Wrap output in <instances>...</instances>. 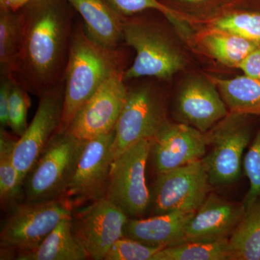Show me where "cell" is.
Segmentation results:
<instances>
[{
	"mask_svg": "<svg viewBox=\"0 0 260 260\" xmlns=\"http://www.w3.org/2000/svg\"><path fill=\"white\" fill-rule=\"evenodd\" d=\"M150 151V140H143L113 160L106 198L129 218H143L150 208V190L146 181Z\"/></svg>",
	"mask_w": 260,
	"mask_h": 260,
	"instance_id": "obj_8",
	"label": "cell"
},
{
	"mask_svg": "<svg viewBox=\"0 0 260 260\" xmlns=\"http://www.w3.org/2000/svg\"><path fill=\"white\" fill-rule=\"evenodd\" d=\"M20 25L18 12L0 9V71L10 77L20 47Z\"/></svg>",
	"mask_w": 260,
	"mask_h": 260,
	"instance_id": "obj_25",
	"label": "cell"
},
{
	"mask_svg": "<svg viewBox=\"0 0 260 260\" xmlns=\"http://www.w3.org/2000/svg\"><path fill=\"white\" fill-rule=\"evenodd\" d=\"M115 129L85 140L63 199L73 209L84 203L106 198L113 160Z\"/></svg>",
	"mask_w": 260,
	"mask_h": 260,
	"instance_id": "obj_10",
	"label": "cell"
},
{
	"mask_svg": "<svg viewBox=\"0 0 260 260\" xmlns=\"http://www.w3.org/2000/svg\"><path fill=\"white\" fill-rule=\"evenodd\" d=\"M174 109L181 123L207 133L229 114V110L209 77L187 78L178 90Z\"/></svg>",
	"mask_w": 260,
	"mask_h": 260,
	"instance_id": "obj_15",
	"label": "cell"
},
{
	"mask_svg": "<svg viewBox=\"0 0 260 260\" xmlns=\"http://www.w3.org/2000/svg\"><path fill=\"white\" fill-rule=\"evenodd\" d=\"M85 143L68 130H58L24 180L23 202L62 198Z\"/></svg>",
	"mask_w": 260,
	"mask_h": 260,
	"instance_id": "obj_5",
	"label": "cell"
},
{
	"mask_svg": "<svg viewBox=\"0 0 260 260\" xmlns=\"http://www.w3.org/2000/svg\"><path fill=\"white\" fill-rule=\"evenodd\" d=\"M200 43L208 54L221 64L239 68L249 53L260 47L242 37L208 29L200 32Z\"/></svg>",
	"mask_w": 260,
	"mask_h": 260,
	"instance_id": "obj_22",
	"label": "cell"
},
{
	"mask_svg": "<svg viewBox=\"0 0 260 260\" xmlns=\"http://www.w3.org/2000/svg\"><path fill=\"white\" fill-rule=\"evenodd\" d=\"M249 10L260 12V0H249Z\"/></svg>",
	"mask_w": 260,
	"mask_h": 260,
	"instance_id": "obj_34",
	"label": "cell"
},
{
	"mask_svg": "<svg viewBox=\"0 0 260 260\" xmlns=\"http://www.w3.org/2000/svg\"><path fill=\"white\" fill-rule=\"evenodd\" d=\"M166 97L154 84L128 88L115 127L114 160L141 140L153 139L167 119Z\"/></svg>",
	"mask_w": 260,
	"mask_h": 260,
	"instance_id": "obj_7",
	"label": "cell"
},
{
	"mask_svg": "<svg viewBox=\"0 0 260 260\" xmlns=\"http://www.w3.org/2000/svg\"><path fill=\"white\" fill-rule=\"evenodd\" d=\"M124 70L118 49L101 45L89 37L83 23L73 29L64 73V104L59 129L66 130L77 113L106 80Z\"/></svg>",
	"mask_w": 260,
	"mask_h": 260,
	"instance_id": "obj_2",
	"label": "cell"
},
{
	"mask_svg": "<svg viewBox=\"0 0 260 260\" xmlns=\"http://www.w3.org/2000/svg\"><path fill=\"white\" fill-rule=\"evenodd\" d=\"M73 210L63 198L15 205L2 222L0 259H15L37 249L61 220L72 216Z\"/></svg>",
	"mask_w": 260,
	"mask_h": 260,
	"instance_id": "obj_3",
	"label": "cell"
},
{
	"mask_svg": "<svg viewBox=\"0 0 260 260\" xmlns=\"http://www.w3.org/2000/svg\"><path fill=\"white\" fill-rule=\"evenodd\" d=\"M27 92L26 89L13 80L8 110V127L20 138L28 126L27 118L30 100Z\"/></svg>",
	"mask_w": 260,
	"mask_h": 260,
	"instance_id": "obj_27",
	"label": "cell"
},
{
	"mask_svg": "<svg viewBox=\"0 0 260 260\" xmlns=\"http://www.w3.org/2000/svg\"><path fill=\"white\" fill-rule=\"evenodd\" d=\"M208 29L236 34L260 46V12L246 10L227 13L212 20Z\"/></svg>",
	"mask_w": 260,
	"mask_h": 260,
	"instance_id": "obj_26",
	"label": "cell"
},
{
	"mask_svg": "<svg viewBox=\"0 0 260 260\" xmlns=\"http://www.w3.org/2000/svg\"><path fill=\"white\" fill-rule=\"evenodd\" d=\"M82 17L89 37L101 45L118 49L124 18L107 0H66Z\"/></svg>",
	"mask_w": 260,
	"mask_h": 260,
	"instance_id": "obj_18",
	"label": "cell"
},
{
	"mask_svg": "<svg viewBox=\"0 0 260 260\" xmlns=\"http://www.w3.org/2000/svg\"><path fill=\"white\" fill-rule=\"evenodd\" d=\"M31 0H0V9L10 10L17 13Z\"/></svg>",
	"mask_w": 260,
	"mask_h": 260,
	"instance_id": "obj_33",
	"label": "cell"
},
{
	"mask_svg": "<svg viewBox=\"0 0 260 260\" xmlns=\"http://www.w3.org/2000/svg\"><path fill=\"white\" fill-rule=\"evenodd\" d=\"M111 6L123 17H129L145 10L160 12L171 20H177V12L158 0H107Z\"/></svg>",
	"mask_w": 260,
	"mask_h": 260,
	"instance_id": "obj_30",
	"label": "cell"
},
{
	"mask_svg": "<svg viewBox=\"0 0 260 260\" xmlns=\"http://www.w3.org/2000/svg\"><path fill=\"white\" fill-rule=\"evenodd\" d=\"M208 146V132L168 120L150 140V156L158 174L202 160Z\"/></svg>",
	"mask_w": 260,
	"mask_h": 260,
	"instance_id": "obj_14",
	"label": "cell"
},
{
	"mask_svg": "<svg viewBox=\"0 0 260 260\" xmlns=\"http://www.w3.org/2000/svg\"><path fill=\"white\" fill-rule=\"evenodd\" d=\"M124 71L106 80L80 108L66 129L70 134L85 141L115 129L127 95Z\"/></svg>",
	"mask_w": 260,
	"mask_h": 260,
	"instance_id": "obj_12",
	"label": "cell"
},
{
	"mask_svg": "<svg viewBox=\"0 0 260 260\" xmlns=\"http://www.w3.org/2000/svg\"><path fill=\"white\" fill-rule=\"evenodd\" d=\"M129 216L107 198L75 208L72 215L73 233L90 259L104 260L113 244L124 237Z\"/></svg>",
	"mask_w": 260,
	"mask_h": 260,
	"instance_id": "obj_11",
	"label": "cell"
},
{
	"mask_svg": "<svg viewBox=\"0 0 260 260\" xmlns=\"http://www.w3.org/2000/svg\"><path fill=\"white\" fill-rule=\"evenodd\" d=\"M153 260H230L229 239L169 246L158 251Z\"/></svg>",
	"mask_w": 260,
	"mask_h": 260,
	"instance_id": "obj_24",
	"label": "cell"
},
{
	"mask_svg": "<svg viewBox=\"0 0 260 260\" xmlns=\"http://www.w3.org/2000/svg\"><path fill=\"white\" fill-rule=\"evenodd\" d=\"M6 129L0 130V201L6 211L23 201L24 181L13 162L17 143Z\"/></svg>",
	"mask_w": 260,
	"mask_h": 260,
	"instance_id": "obj_23",
	"label": "cell"
},
{
	"mask_svg": "<svg viewBox=\"0 0 260 260\" xmlns=\"http://www.w3.org/2000/svg\"><path fill=\"white\" fill-rule=\"evenodd\" d=\"M244 211L243 201H230L210 191L186 224L185 242L228 240Z\"/></svg>",
	"mask_w": 260,
	"mask_h": 260,
	"instance_id": "obj_16",
	"label": "cell"
},
{
	"mask_svg": "<svg viewBox=\"0 0 260 260\" xmlns=\"http://www.w3.org/2000/svg\"><path fill=\"white\" fill-rule=\"evenodd\" d=\"M162 249L123 237L113 244L104 260H153L155 254Z\"/></svg>",
	"mask_w": 260,
	"mask_h": 260,
	"instance_id": "obj_29",
	"label": "cell"
},
{
	"mask_svg": "<svg viewBox=\"0 0 260 260\" xmlns=\"http://www.w3.org/2000/svg\"><path fill=\"white\" fill-rule=\"evenodd\" d=\"M13 80L10 77H1L0 83V124L1 128L8 127V110Z\"/></svg>",
	"mask_w": 260,
	"mask_h": 260,
	"instance_id": "obj_31",
	"label": "cell"
},
{
	"mask_svg": "<svg viewBox=\"0 0 260 260\" xmlns=\"http://www.w3.org/2000/svg\"><path fill=\"white\" fill-rule=\"evenodd\" d=\"M89 259L86 251L75 237L72 216L64 219L37 249L19 254L17 260H84Z\"/></svg>",
	"mask_w": 260,
	"mask_h": 260,
	"instance_id": "obj_19",
	"label": "cell"
},
{
	"mask_svg": "<svg viewBox=\"0 0 260 260\" xmlns=\"http://www.w3.org/2000/svg\"><path fill=\"white\" fill-rule=\"evenodd\" d=\"M238 68L246 76L260 80V47L249 53Z\"/></svg>",
	"mask_w": 260,
	"mask_h": 260,
	"instance_id": "obj_32",
	"label": "cell"
},
{
	"mask_svg": "<svg viewBox=\"0 0 260 260\" xmlns=\"http://www.w3.org/2000/svg\"><path fill=\"white\" fill-rule=\"evenodd\" d=\"M195 211L172 212L148 218H129L124 237L154 246L166 248L185 243V229Z\"/></svg>",
	"mask_w": 260,
	"mask_h": 260,
	"instance_id": "obj_17",
	"label": "cell"
},
{
	"mask_svg": "<svg viewBox=\"0 0 260 260\" xmlns=\"http://www.w3.org/2000/svg\"><path fill=\"white\" fill-rule=\"evenodd\" d=\"M123 39L136 53L133 64L123 73L125 81L145 77L169 80L187 64L180 49L157 24L125 18Z\"/></svg>",
	"mask_w": 260,
	"mask_h": 260,
	"instance_id": "obj_4",
	"label": "cell"
},
{
	"mask_svg": "<svg viewBox=\"0 0 260 260\" xmlns=\"http://www.w3.org/2000/svg\"><path fill=\"white\" fill-rule=\"evenodd\" d=\"M244 170L250 184L249 191L243 200L246 206L260 197V116L258 129L244 155Z\"/></svg>",
	"mask_w": 260,
	"mask_h": 260,
	"instance_id": "obj_28",
	"label": "cell"
},
{
	"mask_svg": "<svg viewBox=\"0 0 260 260\" xmlns=\"http://www.w3.org/2000/svg\"><path fill=\"white\" fill-rule=\"evenodd\" d=\"M64 83L39 96V107L26 131L17 140L13 162L25 180L48 143L59 129L64 104Z\"/></svg>",
	"mask_w": 260,
	"mask_h": 260,
	"instance_id": "obj_13",
	"label": "cell"
},
{
	"mask_svg": "<svg viewBox=\"0 0 260 260\" xmlns=\"http://www.w3.org/2000/svg\"><path fill=\"white\" fill-rule=\"evenodd\" d=\"M211 189L203 159L158 174L150 190V216L196 211Z\"/></svg>",
	"mask_w": 260,
	"mask_h": 260,
	"instance_id": "obj_9",
	"label": "cell"
},
{
	"mask_svg": "<svg viewBox=\"0 0 260 260\" xmlns=\"http://www.w3.org/2000/svg\"><path fill=\"white\" fill-rule=\"evenodd\" d=\"M18 14L20 47L10 78L39 97L64 82L73 18L63 0H31Z\"/></svg>",
	"mask_w": 260,
	"mask_h": 260,
	"instance_id": "obj_1",
	"label": "cell"
},
{
	"mask_svg": "<svg viewBox=\"0 0 260 260\" xmlns=\"http://www.w3.org/2000/svg\"><path fill=\"white\" fill-rule=\"evenodd\" d=\"M229 112L260 116V80L244 75L234 78L209 76Z\"/></svg>",
	"mask_w": 260,
	"mask_h": 260,
	"instance_id": "obj_20",
	"label": "cell"
},
{
	"mask_svg": "<svg viewBox=\"0 0 260 260\" xmlns=\"http://www.w3.org/2000/svg\"><path fill=\"white\" fill-rule=\"evenodd\" d=\"M178 1L182 3H186V4H200V3L207 1V0H178Z\"/></svg>",
	"mask_w": 260,
	"mask_h": 260,
	"instance_id": "obj_35",
	"label": "cell"
},
{
	"mask_svg": "<svg viewBox=\"0 0 260 260\" xmlns=\"http://www.w3.org/2000/svg\"><path fill=\"white\" fill-rule=\"evenodd\" d=\"M254 116L229 112L208 132L210 150L203 159L212 187L230 186L239 180L244 152L254 135Z\"/></svg>",
	"mask_w": 260,
	"mask_h": 260,
	"instance_id": "obj_6",
	"label": "cell"
},
{
	"mask_svg": "<svg viewBox=\"0 0 260 260\" xmlns=\"http://www.w3.org/2000/svg\"><path fill=\"white\" fill-rule=\"evenodd\" d=\"M229 248L230 260H260V197L246 205Z\"/></svg>",
	"mask_w": 260,
	"mask_h": 260,
	"instance_id": "obj_21",
	"label": "cell"
}]
</instances>
